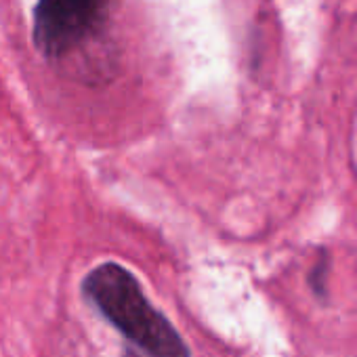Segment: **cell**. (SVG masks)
Segmentation results:
<instances>
[{
  "instance_id": "cell-1",
  "label": "cell",
  "mask_w": 357,
  "mask_h": 357,
  "mask_svg": "<svg viewBox=\"0 0 357 357\" xmlns=\"http://www.w3.org/2000/svg\"><path fill=\"white\" fill-rule=\"evenodd\" d=\"M84 294L145 357H190L174 326L147 301L137 278L118 263H101L84 278Z\"/></svg>"
},
{
  "instance_id": "cell-2",
  "label": "cell",
  "mask_w": 357,
  "mask_h": 357,
  "mask_svg": "<svg viewBox=\"0 0 357 357\" xmlns=\"http://www.w3.org/2000/svg\"><path fill=\"white\" fill-rule=\"evenodd\" d=\"M112 0H38L34 47L47 59H61L91 40L105 24Z\"/></svg>"
},
{
  "instance_id": "cell-3",
  "label": "cell",
  "mask_w": 357,
  "mask_h": 357,
  "mask_svg": "<svg viewBox=\"0 0 357 357\" xmlns=\"http://www.w3.org/2000/svg\"><path fill=\"white\" fill-rule=\"evenodd\" d=\"M126 357H145V355H141V353H128Z\"/></svg>"
}]
</instances>
